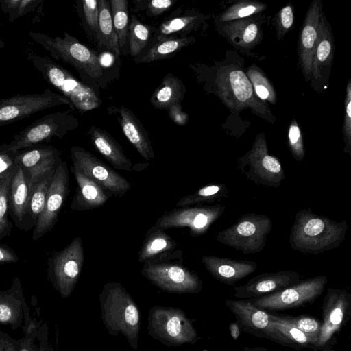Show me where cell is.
Masks as SVG:
<instances>
[{"instance_id": "cell-1", "label": "cell", "mask_w": 351, "mask_h": 351, "mask_svg": "<svg viewBox=\"0 0 351 351\" xmlns=\"http://www.w3.org/2000/svg\"><path fill=\"white\" fill-rule=\"evenodd\" d=\"M28 34L49 53L51 58L73 66L84 83L97 91L107 86L109 80L104 63L93 49L67 32L54 37L40 32H29Z\"/></svg>"}, {"instance_id": "cell-2", "label": "cell", "mask_w": 351, "mask_h": 351, "mask_svg": "<svg viewBox=\"0 0 351 351\" xmlns=\"http://www.w3.org/2000/svg\"><path fill=\"white\" fill-rule=\"evenodd\" d=\"M348 225L315 214L311 208L295 215L289 233L291 247L304 254L317 255L339 247L346 237Z\"/></svg>"}, {"instance_id": "cell-3", "label": "cell", "mask_w": 351, "mask_h": 351, "mask_svg": "<svg viewBox=\"0 0 351 351\" xmlns=\"http://www.w3.org/2000/svg\"><path fill=\"white\" fill-rule=\"evenodd\" d=\"M24 52L42 77L69 100L74 110L84 114L101 105L99 91L77 79L49 56L38 54L29 48H25Z\"/></svg>"}, {"instance_id": "cell-4", "label": "cell", "mask_w": 351, "mask_h": 351, "mask_svg": "<svg viewBox=\"0 0 351 351\" xmlns=\"http://www.w3.org/2000/svg\"><path fill=\"white\" fill-rule=\"evenodd\" d=\"M141 274L160 289L176 293H198L202 281L184 264L183 252L175 250L143 263Z\"/></svg>"}, {"instance_id": "cell-5", "label": "cell", "mask_w": 351, "mask_h": 351, "mask_svg": "<svg viewBox=\"0 0 351 351\" xmlns=\"http://www.w3.org/2000/svg\"><path fill=\"white\" fill-rule=\"evenodd\" d=\"M217 93L230 110L250 108L255 114L274 123L269 108L255 95L246 74L241 69L228 67L219 70L215 80Z\"/></svg>"}, {"instance_id": "cell-6", "label": "cell", "mask_w": 351, "mask_h": 351, "mask_svg": "<svg viewBox=\"0 0 351 351\" xmlns=\"http://www.w3.org/2000/svg\"><path fill=\"white\" fill-rule=\"evenodd\" d=\"M71 111L69 109L45 115L16 134L10 143L1 145L0 149L17 153L53 138H62L79 125V120Z\"/></svg>"}, {"instance_id": "cell-7", "label": "cell", "mask_w": 351, "mask_h": 351, "mask_svg": "<svg viewBox=\"0 0 351 351\" xmlns=\"http://www.w3.org/2000/svg\"><path fill=\"white\" fill-rule=\"evenodd\" d=\"M271 229L272 221L269 216L246 213L219 232L216 240L243 254H256L264 249Z\"/></svg>"}, {"instance_id": "cell-8", "label": "cell", "mask_w": 351, "mask_h": 351, "mask_svg": "<svg viewBox=\"0 0 351 351\" xmlns=\"http://www.w3.org/2000/svg\"><path fill=\"white\" fill-rule=\"evenodd\" d=\"M238 167L256 184L278 188L285 178L280 160L269 154L265 134H258L252 148L240 157Z\"/></svg>"}, {"instance_id": "cell-9", "label": "cell", "mask_w": 351, "mask_h": 351, "mask_svg": "<svg viewBox=\"0 0 351 351\" xmlns=\"http://www.w3.org/2000/svg\"><path fill=\"white\" fill-rule=\"evenodd\" d=\"M327 282L326 276H317L302 279L275 293L248 300L267 311L298 308L313 304L322 294Z\"/></svg>"}, {"instance_id": "cell-10", "label": "cell", "mask_w": 351, "mask_h": 351, "mask_svg": "<svg viewBox=\"0 0 351 351\" xmlns=\"http://www.w3.org/2000/svg\"><path fill=\"white\" fill-rule=\"evenodd\" d=\"M84 262L80 237L74 238L64 249L53 252L47 259V274L54 287L64 296L73 291Z\"/></svg>"}, {"instance_id": "cell-11", "label": "cell", "mask_w": 351, "mask_h": 351, "mask_svg": "<svg viewBox=\"0 0 351 351\" xmlns=\"http://www.w3.org/2000/svg\"><path fill=\"white\" fill-rule=\"evenodd\" d=\"M68 106L69 100L46 88L41 93L16 95L0 100V126L18 121L35 113L58 106Z\"/></svg>"}, {"instance_id": "cell-12", "label": "cell", "mask_w": 351, "mask_h": 351, "mask_svg": "<svg viewBox=\"0 0 351 351\" xmlns=\"http://www.w3.org/2000/svg\"><path fill=\"white\" fill-rule=\"evenodd\" d=\"M73 167L101 186L110 197H122L130 182L92 153L78 146L71 149Z\"/></svg>"}, {"instance_id": "cell-13", "label": "cell", "mask_w": 351, "mask_h": 351, "mask_svg": "<svg viewBox=\"0 0 351 351\" xmlns=\"http://www.w3.org/2000/svg\"><path fill=\"white\" fill-rule=\"evenodd\" d=\"M322 322L317 343L319 351L328 344H335V335L347 324L351 315V293L344 289L329 288L322 300Z\"/></svg>"}, {"instance_id": "cell-14", "label": "cell", "mask_w": 351, "mask_h": 351, "mask_svg": "<svg viewBox=\"0 0 351 351\" xmlns=\"http://www.w3.org/2000/svg\"><path fill=\"white\" fill-rule=\"evenodd\" d=\"M225 210L220 204L175 208L158 218L154 226L162 230L187 228L191 236L197 237L205 234Z\"/></svg>"}, {"instance_id": "cell-15", "label": "cell", "mask_w": 351, "mask_h": 351, "mask_svg": "<svg viewBox=\"0 0 351 351\" xmlns=\"http://www.w3.org/2000/svg\"><path fill=\"white\" fill-rule=\"evenodd\" d=\"M69 191V173L67 164L62 161L53 173L44 208L33 230L32 239L38 240L50 231L58 221L59 213Z\"/></svg>"}, {"instance_id": "cell-16", "label": "cell", "mask_w": 351, "mask_h": 351, "mask_svg": "<svg viewBox=\"0 0 351 351\" xmlns=\"http://www.w3.org/2000/svg\"><path fill=\"white\" fill-rule=\"evenodd\" d=\"M62 161L60 150L43 144L17 152L14 160L15 164L21 165L28 177L30 192L41 177L55 170Z\"/></svg>"}, {"instance_id": "cell-17", "label": "cell", "mask_w": 351, "mask_h": 351, "mask_svg": "<svg viewBox=\"0 0 351 351\" xmlns=\"http://www.w3.org/2000/svg\"><path fill=\"white\" fill-rule=\"evenodd\" d=\"M335 54V44L330 23L322 11L318 36L313 56L311 86L317 91L328 80Z\"/></svg>"}, {"instance_id": "cell-18", "label": "cell", "mask_w": 351, "mask_h": 351, "mask_svg": "<svg viewBox=\"0 0 351 351\" xmlns=\"http://www.w3.org/2000/svg\"><path fill=\"white\" fill-rule=\"evenodd\" d=\"M302 279L299 273L291 270L265 272L234 287L233 295L237 299H254L284 289Z\"/></svg>"}, {"instance_id": "cell-19", "label": "cell", "mask_w": 351, "mask_h": 351, "mask_svg": "<svg viewBox=\"0 0 351 351\" xmlns=\"http://www.w3.org/2000/svg\"><path fill=\"white\" fill-rule=\"evenodd\" d=\"M322 8L320 0H314L311 3L300 32L298 55L301 70L306 82L309 81L311 77L313 56L318 36Z\"/></svg>"}, {"instance_id": "cell-20", "label": "cell", "mask_w": 351, "mask_h": 351, "mask_svg": "<svg viewBox=\"0 0 351 351\" xmlns=\"http://www.w3.org/2000/svg\"><path fill=\"white\" fill-rule=\"evenodd\" d=\"M107 111L117 119L123 134L138 154L147 161L154 158V152L151 141L136 115L122 105L109 106Z\"/></svg>"}, {"instance_id": "cell-21", "label": "cell", "mask_w": 351, "mask_h": 351, "mask_svg": "<svg viewBox=\"0 0 351 351\" xmlns=\"http://www.w3.org/2000/svg\"><path fill=\"white\" fill-rule=\"evenodd\" d=\"M226 306L236 317V322L243 331L258 338H266L269 327V312L260 308L246 299H228Z\"/></svg>"}, {"instance_id": "cell-22", "label": "cell", "mask_w": 351, "mask_h": 351, "mask_svg": "<svg viewBox=\"0 0 351 351\" xmlns=\"http://www.w3.org/2000/svg\"><path fill=\"white\" fill-rule=\"evenodd\" d=\"M201 261L214 278L228 285L237 283L254 273L258 267L253 261L230 259L215 255L202 256Z\"/></svg>"}, {"instance_id": "cell-23", "label": "cell", "mask_w": 351, "mask_h": 351, "mask_svg": "<svg viewBox=\"0 0 351 351\" xmlns=\"http://www.w3.org/2000/svg\"><path fill=\"white\" fill-rule=\"evenodd\" d=\"M205 19V16L197 12L178 9L158 27L149 45L167 38L189 36V34L200 27Z\"/></svg>"}, {"instance_id": "cell-24", "label": "cell", "mask_w": 351, "mask_h": 351, "mask_svg": "<svg viewBox=\"0 0 351 351\" xmlns=\"http://www.w3.org/2000/svg\"><path fill=\"white\" fill-rule=\"evenodd\" d=\"M77 187L73 198L71 209L72 211H86L102 206L110 195L98 184L84 175L80 171L72 167Z\"/></svg>"}, {"instance_id": "cell-25", "label": "cell", "mask_w": 351, "mask_h": 351, "mask_svg": "<svg viewBox=\"0 0 351 351\" xmlns=\"http://www.w3.org/2000/svg\"><path fill=\"white\" fill-rule=\"evenodd\" d=\"M269 317L270 324L265 339L298 350L317 351L316 343L303 332L279 319L276 314L269 312Z\"/></svg>"}, {"instance_id": "cell-26", "label": "cell", "mask_w": 351, "mask_h": 351, "mask_svg": "<svg viewBox=\"0 0 351 351\" xmlns=\"http://www.w3.org/2000/svg\"><path fill=\"white\" fill-rule=\"evenodd\" d=\"M88 134L95 149L114 168L126 171L132 169V162L123 148L107 131L92 125Z\"/></svg>"}, {"instance_id": "cell-27", "label": "cell", "mask_w": 351, "mask_h": 351, "mask_svg": "<svg viewBox=\"0 0 351 351\" xmlns=\"http://www.w3.org/2000/svg\"><path fill=\"white\" fill-rule=\"evenodd\" d=\"M9 191V208L13 219L19 227L27 215L30 191L28 177L23 167L15 164Z\"/></svg>"}, {"instance_id": "cell-28", "label": "cell", "mask_w": 351, "mask_h": 351, "mask_svg": "<svg viewBox=\"0 0 351 351\" xmlns=\"http://www.w3.org/2000/svg\"><path fill=\"white\" fill-rule=\"evenodd\" d=\"M223 29L229 41L239 49H252L261 40L259 25L251 17L226 22Z\"/></svg>"}, {"instance_id": "cell-29", "label": "cell", "mask_w": 351, "mask_h": 351, "mask_svg": "<svg viewBox=\"0 0 351 351\" xmlns=\"http://www.w3.org/2000/svg\"><path fill=\"white\" fill-rule=\"evenodd\" d=\"M99 21L96 41L99 49L119 59L118 38L113 27L110 1L98 0Z\"/></svg>"}, {"instance_id": "cell-30", "label": "cell", "mask_w": 351, "mask_h": 351, "mask_svg": "<svg viewBox=\"0 0 351 351\" xmlns=\"http://www.w3.org/2000/svg\"><path fill=\"white\" fill-rule=\"evenodd\" d=\"M186 92L183 82L171 73L163 77L150 97L152 106L159 110H167L174 104L181 103Z\"/></svg>"}, {"instance_id": "cell-31", "label": "cell", "mask_w": 351, "mask_h": 351, "mask_svg": "<svg viewBox=\"0 0 351 351\" xmlns=\"http://www.w3.org/2000/svg\"><path fill=\"white\" fill-rule=\"evenodd\" d=\"M195 40L193 36L171 37L161 40L150 45L141 55L134 58V61L138 64L149 63L173 57Z\"/></svg>"}, {"instance_id": "cell-32", "label": "cell", "mask_w": 351, "mask_h": 351, "mask_svg": "<svg viewBox=\"0 0 351 351\" xmlns=\"http://www.w3.org/2000/svg\"><path fill=\"white\" fill-rule=\"evenodd\" d=\"M177 243L165 230L152 226L146 233L138 253V261L144 263L155 256L176 250Z\"/></svg>"}, {"instance_id": "cell-33", "label": "cell", "mask_w": 351, "mask_h": 351, "mask_svg": "<svg viewBox=\"0 0 351 351\" xmlns=\"http://www.w3.org/2000/svg\"><path fill=\"white\" fill-rule=\"evenodd\" d=\"M110 3L112 24L118 38L120 52L123 55H127L130 24L128 1L127 0H110Z\"/></svg>"}, {"instance_id": "cell-34", "label": "cell", "mask_w": 351, "mask_h": 351, "mask_svg": "<svg viewBox=\"0 0 351 351\" xmlns=\"http://www.w3.org/2000/svg\"><path fill=\"white\" fill-rule=\"evenodd\" d=\"M153 33L152 26L143 23L136 16L132 15L128 34V53L131 57L135 58L145 51Z\"/></svg>"}, {"instance_id": "cell-35", "label": "cell", "mask_w": 351, "mask_h": 351, "mask_svg": "<svg viewBox=\"0 0 351 351\" xmlns=\"http://www.w3.org/2000/svg\"><path fill=\"white\" fill-rule=\"evenodd\" d=\"M228 196V190L223 184H213L204 186L194 193L182 197L176 204L178 207H188L211 202Z\"/></svg>"}, {"instance_id": "cell-36", "label": "cell", "mask_w": 351, "mask_h": 351, "mask_svg": "<svg viewBox=\"0 0 351 351\" xmlns=\"http://www.w3.org/2000/svg\"><path fill=\"white\" fill-rule=\"evenodd\" d=\"M55 170L51 171L41 177L30 192L27 215L31 217L34 224H36L44 208L48 190Z\"/></svg>"}, {"instance_id": "cell-37", "label": "cell", "mask_w": 351, "mask_h": 351, "mask_svg": "<svg viewBox=\"0 0 351 351\" xmlns=\"http://www.w3.org/2000/svg\"><path fill=\"white\" fill-rule=\"evenodd\" d=\"M245 74L256 97L262 101L274 105L276 103V91L265 73L257 66H251Z\"/></svg>"}, {"instance_id": "cell-38", "label": "cell", "mask_w": 351, "mask_h": 351, "mask_svg": "<svg viewBox=\"0 0 351 351\" xmlns=\"http://www.w3.org/2000/svg\"><path fill=\"white\" fill-rule=\"evenodd\" d=\"M16 165L0 174V240L8 235L11 225L8 221L9 191Z\"/></svg>"}, {"instance_id": "cell-39", "label": "cell", "mask_w": 351, "mask_h": 351, "mask_svg": "<svg viewBox=\"0 0 351 351\" xmlns=\"http://www.w3.org/2000/svg\"><path fill=\"white\" fill-rule=\"evenodd\" d=\"M75 7L84 31L96 40L99 21L98 0L77 1Z\"/></svg>"}, {"instance_id": "cell-40", "label": "cell", "mask_w": 351, "mask_h": 351, "mask_svg": "<svg viewBox=\"0 0 351 351\" xmlns=\"http://www.w3.org/2000/svg\"><path fill=\"white\" fill-rule=\"evenodd\" d=\"M267 5L254 1H240L228 8L219 16V22H229L250 17L265 10Z\"/></svg>"}, {"instance_id": "cell-41", "label": "cell", "mask_w": 351, "mask_h": 351, "mask_svg": "<svg viewBox=\"0 0 351 351\" xmlns=\"http://www.w3.org/2000/svg\"><path fill=\"white\" fill-rule=\"evenodd\" d=\"M279 319L291 324L313 339L317 346L322 328V322L315 317L308 315H277ZM317 348V347H316Z\"/></svg>"}, {"instance_id": "cell-42", "label": "cell", "mask_w": 351, "mask_h": 351, "mask_svg": "<svg viewBox=\"0 0 351 351\" xmlns=\"http://www.w3.org/2000/svg\"><path fill=\"white\" fill-rule=\"evenodd\" d=\"M41 3L40 0H4L0 1V10L8 14L10 22H13L34 11Z\"/></svg>"}, {"instance_id": "cell-43", "label": "cell", "mask_w": 351, "mask_h": 351, "mask_svg": "<svg viewBox=\"0 0 351 351\" xmlns=\"http://www.w3.org/2000/svg\"><path fill=\"white\" fill-rule=\"evenodd\" d=\"M176 0H134V12H144L149 17H158L170 9Z\"/></svg>"}, {"instance_id": "cell-44", "label": "cell", "mask_w": 351, "mask_h": 351, "mask_svg": "<svg viewBox=\"0 0 351 351\" xmlns=\"http://www.w3.org/2000/svg\"><path fill=\"white\" fill-rule=\"evenodd\" d=\"M288 145L293 158L297 161H302L305 152L302 134L295 119L291 122L288 130Z\"/></svg>"}, {"instance_id": "cell-45", "label": "cell", "mask_w": 351, "mask_h": 351, "mask_svg": "<svg viewBox=\"0 0 351 351\" xmlns=\"http://www.w3.org/2000/svg\"><path fill=\"white\" fill-rule=\"evenodd\" d=\"M344 118L343 134L344 140V153L351 155V82L348 80L345 96Z\"/></svg>"}, {"instance_id": "cell-46", "label": "cell", "mask_w": 351, "mask_h": 351, "mask_svg": "<svg viewBox=\"0 0 351 351\" xmlns=\"http://www.w3.org/2000/svg\"><path fill=\"white\" fill-rule=\"evenodd\" d=\"M277 37L282 40L286 33L292 27L294 22L293 8L291 5L283 7L276 16Z\"/></svg>"}, {"instance_id": "cell-47", "label": "cell", "mask_w": 351, "mask_h": 351, "mask_svg": "<svg viewBox=\"0 0 351 351\" xmlns=\"http://www.w3.org/2000/svg\"><path fill=\"white\" fill-rule=\"evenodd\" d=\"M167 111L169 119L176 125L184 126L188 123L189 114L182 109L181 103L173 105Z\"/></svg>"}, {"instance_id": "cell-48", "label": "cell", "mask_w": 351, "mask_h": 351, "mask_svg": "<svg viewBox=\"0 0 351 351\" xmlns=\"http://www.w3.org/2000/svg\"><path fill=\"white\" fill-rule=\"evenodd\" d=\"M16 154L0 149V174L15 165Z\"/></svg>"}, {"instance_id": "cell-49", "label": "cell", "mask_w": 351, "mask_h": 351, "mask_svg": "<svg viewBox=\"0 0 351 351\" xmlns=\"http://www.w3.org/2000/svg\"><path fill=\"white\" fill-rule=\"evenodd\" d=\"M17 254L9 247L0 244V264L16 263Z\"/></svg>"}, {"instance_id": "cell-50", "label": "cell", "mask_w": 351, "mask_h": 351, "mask_svg": "<svg viewBox=\"0 0 351 351\" xmlns=\"http://www.w3.org/2000/svg\"><path fill=\"white\" fill-rule=\"evenodd\" d=\"M9 303L0 302V322H10L14 316V311Z\"/></svg>"}, {"instance_id": "cell-51", "label": "cell", "mask_w": 351, "mask_h": 351, "mask_svg": "<svg viewBox=\"0 0 351 351\" xmlns=\"http://www.w3.org/2000/svg\"><path fill=\"white\" fill-rule=\"evenodd\" d=\"M241 330V329L237 322H232L229 325L230 336L234 341H237L240 336Z\"/></svg>"}, {"instance_id": "cell-52", "label": "cell", "mask_w": 351, "mask_h": 351, "mask_svg": "<svg viewBox=\"0 0 351 351\" xmlns=\"http://www.w3.org/2000/svg\"><path fill=\"white\" fill-rule=\"evenodd\" d=\"M242 351H272L264 348L263 346H256V347H247V346H241Z\"/></svg>"}, {"instance_id": "cell-53", "label": "cell", "mask_w": 351, "mask_h": 351, "mask_svg": "<svg viewBox=\"0 0 351 351\" xmlns=\"http://www.w3.org/2000/svg\"><path fill=\"white\" fill-rule=\"evenodd\" d=\"M333 346L334 344H328L319 351H335V350L333 348Z\"/></svg>"}, {"instance_id": "cell-54", "label": "cell", "mask_w": 351, "mask_h": 351, "mask_svg": "<svg viewBox=\"0 0 351 351\" xmlns=\"http://www.w3.org/2000/svg\"><path fill=\"white\" fill-rule=\"evenodd\" d=\"M21 351H27V350H25V349H23V350H21Z\"/></svg>"}]
</instances>
